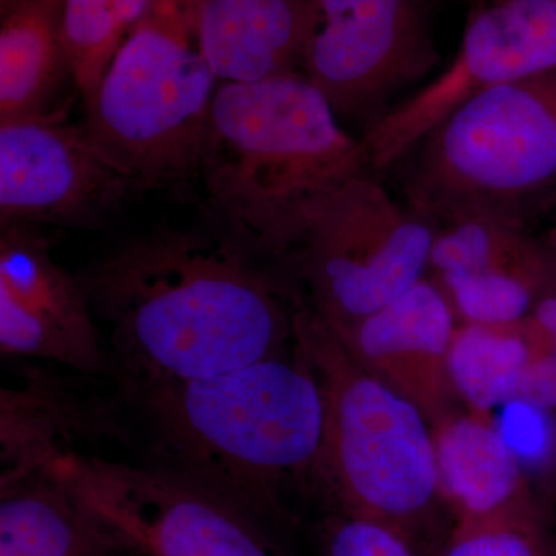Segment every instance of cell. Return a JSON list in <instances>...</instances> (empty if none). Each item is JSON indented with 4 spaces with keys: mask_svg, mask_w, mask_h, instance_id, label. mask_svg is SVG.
Segmentation results:
<instances>
[{
    "mask_svg": "<svg viewBox=\"0 0 556 556\" xmlns=\"http://www.w3.org/2000/svg\"><path fill=\"white\" fill-rule=\"evenodd\" d=\"M265 260L215 228L163 229L76 274L116 386L208 378L294 345L300 303Z\"/></svg>",
    "mask_w": 556,
    "mask_h": 556,
    "instance_id": "cell-1",
    "label": "cell"
},
{
    "mask_svg": "<svg viewBox=\"0 0 556 556\" xmlns=\"http://www.w3.org/2000/svg\"><path fill=\"white\" fill-rule=\"evenodd\" d=\"M118 387L142 464L278 525L285 493L316 489L324 391L308 356L285 353L208 378Z\"/></svg>",
    "mask_w": 556,
    "mask_h": 556,
    "instance_id": "cell-2",
    "label": "cell"
},
{
    "mask_svg": "<svg viewBox=\"0 0 556 556\" xmlns=\"http://www.w3.org/2000/svg\"><path fill=\"white\" fill-rule=\"evenodd\" d=\"M367 172L364 141L303 73L219 83L197 177L215 229L255 254L294 258L328 201Z\"/></svg>",
    "mask_w": 556,
    "mask_h": 556,
    "instance_id": "cell-3",
    "label": "cell"
},
{
    "mask_svg": "<svg viewBox=\"0 0 556 556\" xmlns=\"http://www.w3.org/2000/svg\"><path fill=\"white\" fill-rule=\"evenodd\" d=\"M295 339L324 391L314 493L331 511L376 519L419 540L445 507L426 413L362 367L327 321L302 303Z\"/></svg>",
    "mask_w": 556,
    "mask_h": 556,
    "instance_id": "cell-4",
    "label": "cell"
},
{
    "mask_svg": "<svg viewBox=\"0 0 556 556\" xmlns=\"http://www.w3.org/2000/svg\"><path fill=\"white\" fill-rule=\"evenodd\" d=\"M408 159L405 201L434 223L489 217L529 226L556 197V72L471 94Z\"/></svg>",
    "mask_w": 556,
    "mask_h": 556,
    "instance_id": "cell-5",
    "label": "cell"
},
{
    "mask_svg": "<svg viewBox=\"0 0 556 556\" xmlns=\"http://www.w3.org/2000/svg\"><path fill=\"white\" fill-rule=\"evenodd\" d=\"M218 87L188 0H156L110 62L84 127L135 188L182 181L199 174Z\"/></svg>",
    "mask_w": 556,
    "mask_h": 556,
    "instance_id": "cell-6",
    "label": "cell"
},
{
    "mask_svg": "<svg viewBox=\"0 0 556 556\" xmlns=\"http://www.w3.org/2000/svg\"><path fill=\"white\" fill-rule=\"evenodd\" d=\"M434 237L437 223L394 199L379 175L351 179L294 255L309 308L345 325L390 305L426 278Z\"/></svg>",
    "mask_w": 556,
    "mask_h": 556,
    "instance_id": "cell-7",
    "label": "cell"
},
{
    "mask_svg": "<svg viewBox=\"0 0 556 556\" xmlns=\"http://www.w3.org/2000/svg\"><path fill=\"white\" fill-rule=\"evenodd\" d=\"M58 468L134 556H292L268 519L169 471L100 455Z\"/></svg>",
    "mask_w": 556,
    "mask_h": 556,
    "instance_id": "cell-8",
    "label": "cell"
},
{
    "mask_svg": "<svg viewBox=\"0 0 556 556\" xmlns=\"http://www.w3.org/2000/svg\"><path fill=\"white\" fill-rule=\"evenodd\" d=\"M439 64L427 0H317L303 75L342 124L365 134Z\"/></svg>",
    "mask_w": 556,
    "mask_h": 556,
    "instance_id": "cell-9",
    "label": "cell"
},
{
    "mask_svg": "<svg viewBox=\"0 0 556 556\" xmlns=\"http://www.w3.org/2000/svg\"><path fill=\"white\" fill-rule=\"evenodd\" d=\"M556 72V0H485L471 14L455 60L362 135L369 169L402 163L471 94Z\"/></svg>",
    "mask_w": 556,
    "mask_h": 556,
    "instance_id": "cell-10",
    "label": "cell"
},
{
    "mask_svg": "<svg viewBox=\"0 0 556 556\" xmlns=\"http://www.w3.org/2000/svg\"><path fill=\"white\" fill-rule=\"evenodd\" d=\"M134 189L56 110L0 121V226L93 228Z\"/></svg>",
    "mask_w": 556,
    "mask_h": 556,
    "instance_id": "cell-11",
    "label": "cell"
},
{
    "mask_svg": "<svg viewBox=\"0 0 556 556\" xmlns=\"http://www.w3.org/2000/svg\"><path fill=\"white\" fill-rule=\"evenodd\" d=\"M0 353L112 379V358L86 289L33 226H0Z\"/></svg>",
    "mask_w": 556,
    "mask_h": 556,
    "instance_id": "cell-12",
    "label": "cell"
},
{
    "mask_svg": "<svg viewBox=\"0 0 556 556\" xmlns=\"http://www.w3.org/2000/svg\"><path fill=\"white\" fill-rule=\"evenodd\" d=\"M433 269L464 324L507 327L522 324L554 283L556 248L521 223L459 218L438 233Z\"/></svg>",
    "mask_w": 556,
    "mask_h": 556,
    "instance_id": "cell-13",
    "label": "cell"
},
{
    "mask_svg": "<svg viewBox=\"0 0 556 556\" xmlns=\"http://www.w3.org/2000/svg\"><path fill=\"white\" fill-rule=\"evenodd\" d=\"M21 383L0 388V473L54 467L84 445L102 441L130 447L129 417L116 383L56 365L24 369Z\"/></svg>",
    "mask_w": 556,
    "mask_h": 556,
    "instance_id": "cell-14",
    "label": "cell"
},
{
    "mask_svg": "<svg viewBox=\"0 0 556 556\" xmlns=\"http://www.w3.org/2000/svg\"><path fill=\"white\" fill-rule=\"evenodd\" d=\"M455 309L434 281L420 280L390 305L345 325H329L358 364L422 409L431 426L457 397L448 354Z\"/></svg>",
    "mask_w": 556,
    "mask_h": 556,
    "instance_id": "cell-15",
    "label": "cell"
},
{
    "mask_svg": "<svg viewBox=\"0 0 556 556\" xmlns=\"http://www.w3.org/2000/svg\"><path fill=\"white\" fill-rule=\"evenodd\" d=\"M193 30L219 83L303 73L317 0H188Z\"/></svg>",
    "mask_w": 556,
    "mask_h": 556,
    "instance_id": "cell-16",
    "label": "cell"
},
{
    "mask_svg": "<svg viewBox=\"0 0 556 556\" xmlns=\"http://www.w3.org/2000/svg\"><path fill=\"white\" fill-rule=\"evenodd\" d=\"M0 556H134L54 467L0 473Z\"/></svg>",
    "mask_w": 556,
    "mask_h": 556,
    "instance_id": "cell-17",
    "label": "cell"
},
{
    "mask_svg": "<svg viewBox=\"0 0 556 556\" xmlns=\"http://www.w3.org/2000/svg\"><path fill=\"white\" fill-rule=\"evenodd\" d=\"M433 434L441 496L455 525L540 503L518 453L489 413H452L434 424Z\"/></svg>",
    "mask_w": 556,
    "mask_h": 556,
    "instance_id": "cell-18",
    "label": "cell"
},
{
    "mask_svg": "<svg viewBox=\"0 0 556 556\" xmlns=\"http://www.w3.org/2000/svg\"><path fill=\"white\" fill-rule=\"evenodd\" d=\"M67 78L62 0H0V121L53 112Z\"/></svg>",
    "mask_w": 556,
    "mask_h": 556,
    "instance_id": "cell-19",
    "label": "cell"
},
{
    "mask_svg": "<svg viewBox=\"0 0 556 556\" xmlns=\"http://www.w3.org/2000/svg\"><path fill=\"white\" fill-rule=\"evenodd\" d=\"M532 361L525 321L507 327L464 324L450 348V379L471 412L489 413L517 399Z\"/></svg>",
    "mask_w": 556,
    "mask_h": 556,
    "instance_id": "cell-20",
    "label": "cell"
},
{
    "mask_svg": "<svg viewBox=\"0 0 556 556\" xmlns=\"http://www.w3.org/2000/svg\"><path fill=\"white\" fill-rule=\"evenodd\" d=\"M62 24L72 80L87 109L126 38L116 0H62Z\"/></svg>",
    "mask_w": 556,
    "mask_h": 556,
    "instance_id": "cell-21",
    "label": "cell"
},
{
    "mask_svg": "<svg viewBox=\"0 0 556 556\" xmlns=\"http://www.w3.org/2000/svg\"><path fill=\"white\" fill-rule=\"evenodd\" d=\"M439 556H556L540 503L479 519L456 522Z\"/></svg>",
    "mask_w": 556,
    "mask_h": 556,
    "instance_id": "cell-22",
    "label": "cell"
},
{
    "mask_svg": "<svg viewBox=\"0 0 556 556\" xmlns=\"http://www.w3.org/2000/svg\"><path fill=\"white\" fill-rule=\"evenodd\" d=\"M417 541L386 522L339 511L317 530L318 556H422Z\"/></svg>",
    "mask_w": 556,
    "mask_h": 556,
    "instance_id": "cell-23",
    "label": "cell"
},
{
    "mask_svg": "<svg viewBox=\"0 0 556 556\" xmlns=\"http://www.w3.org/2000/svg\"><path fill=\"white\" fill-rule=\"evenodd\" d=\"M515 401L533 409L556 408V343L533 358Z\"/></svg>",
    "mask_w": 556,
    "mask_h": 556,
    "instance_id": "cell-24",
    "label": "cell"
},
{
    "mask_svg": "<svg viewBox=\"0 0 556 556\" xmlns=\"http://www.w3.org/2000/svg\"><path fill=\"white\" fill-rule=\"evenodd\" d=\"M156 0H116V13L126 36L138 24Z\"/></svg>",
    "mask_w": 556,
    "mask_h": 556,
    "instance_id": "cell-25",
    "label": "cell"
},
{
    "mask_svg": "<svg viewBox=\"0 0 556 556\" xmlns=\"http://www.w3.org/2000/svg\"><path fill=\"white\" fill-rule=\"evenodd\" d=\"M551 489H554L556 493V428L554 431V439H552V447H551Z\"/></svg>",
    "mask_w": 556,
    "mask_h": 556,
    "instance_id": "cell-26",
    "label": "cell"
},
{
    "mask_svg": "<svg viewBox=\"0 0 556 556\" xmlns=\"http://www.w3.org/2000/svg\"><path fill=\"white\" fill-rule=\"evenodd\" d=\"M546 239L548 240V243L554 244L556 248V223L554 226H552L551 229H548V232L546 233Z\"/></svg>",
    "mask_w": 556,
    "mask_h": 556,
    "instance_id": "cell-27",
    "label": "cell"
},
{
    "mask_svg": "<svg viewBox=\"0 0 556 556\" xmlns=\"http://www.w3.org/2000/svg\"><path fill=\"white\" fill-rule=\"evenodd\" d=\"M471 2L477 3V5H481V3H484L485 0H471Z\"/></svg>",
    "mask_w": 556,
    "mask_h": 556,
    "instance_id": "cell-28",
    "label": "cell"
}]
</instances>
